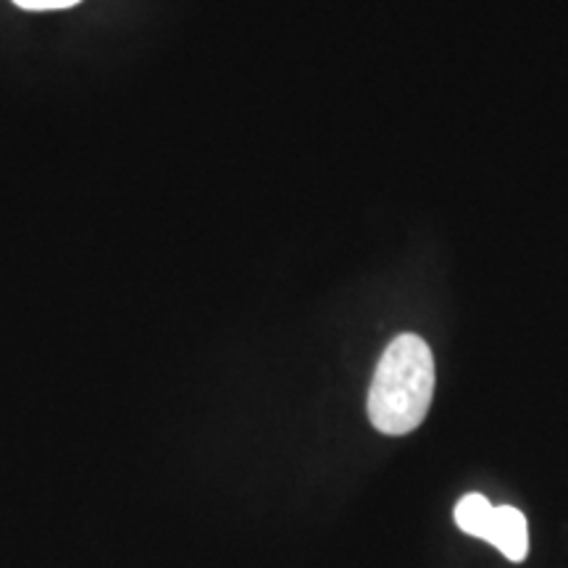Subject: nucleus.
<instances>
[{"instance_id":"nucleus-4","label":"nucleus","mask_w":568,"mask_h":568,"mask_svg":"<svg viewBox=\"0 0 568 568\" xmlns=\"http://www.w3.org/2000/svg\"><path fill=\"white\" fill-rule=\"evenodd\" d=\"M13 3L27 11H59L69 9V6H77L80 0H13Z\"/></svg>"},{"instance_id":"nucleus-3","label":"nucleus","mask_w":568,"mask_h":568,"mask_svg":"<svg viewBox=\"0 0 568 568\" xmlns=\"http://www.w3.org/2000/svg\"><path fill=\"white\" fill-rule=\"evenodd\" d=\"M493 510L495 508L489 506V500L485 495L471 493V495L460 497V503L456 506V524L466 531V535L485 539L489 521H493Z\"/></svg>"},{"instance_id":"nucleus-1","label":"nucleus","mask_w":568,"mask_h":568,"mask_svg":"<svg viewBox=\"0 0 568 568\" xmlns=\"http://www.w3.org/2000/svg\"><path fill=\"white\" fill-rule=\"evenodd\" d=\"M435 395V358L418 335H400L387 345L368 389V418L382 435L400 437L426 418Z\"/></svg>"},{"instance_id":"nucleus-2","label":"nucleus","mask_w":568,"mask_h":568,"mask_svg":"<svg viewBox=\"0 0 568 568\" xmlns=\"http://www.w3.org/2000/svg\"><path fill=\"white\" fill-rule=\"evenodd\" d=\"M485 539L514 564H521L529 556L527 518L514 506H500L493 510V521H489Z\"/></svg>"}]
</instances>
